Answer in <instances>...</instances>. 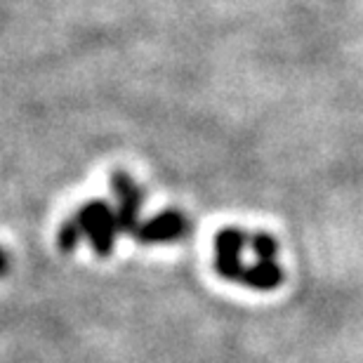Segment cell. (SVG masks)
<instances>
[{
  "label": "cell",
  "instance_id": "6da1fadb",
  "mask_svg": "<svg viewBox=\"0 0 363 363\" xmlns=\"http://www.w3.org/2000/svg\"><path fill=\"white\" fill-rule=\"evenodd\" d=\"M113 191H116V201H118L113 208L106 206V203H90V206L78 210L76 217H71V222L62 229L60 236L62 248H74L83 238H90L94 250L104 255L116 241L121 222L133 227L135 215L142 203V191L123 172H116Z\"/></svg>",
  "mask_w": 363,
  "mask_h": 363
},
{
  "label": "cell",
  "instance_id": "7a4b0ae2",
  "mask_svg": "<svg viewBox=\"0 0 363 363\" xmlns=\"http://www.w3.org/2000/svg\"><path fill=\"white\" fill-rule=\"evenodd\" d=\"M217 269L231 281L245 283L255 290H272L283 281L276 267V243L269 236H248L241 229H224L215 245Z\"/></svg>",
  "mask_w": 363,
  "mask_h": 363
},
{
  "label": "cell",
  "instance_id": "3957f363",
  "mask_svg": "<svg viewBox=\"0 0 363 363\" xmlns=\"http://www.w3.org/2000/svg\"><path fill=\"white\" fill-rule=\"evenodd\" d=\"M186 229H189V222L179 213H163L154 217V220L144 227L140 238L144 243H172L184 236Z\"/></svg>",
  "mask_w": 363,
  "mask_h": 363
},
{
  "label": "cell",
  "instance_id": "277c9868",
  "mask_svg": "<svg viewBox=\"0 0 363 363\" xmlns=\"http://www.w3.org/2000/svg\"><path fill=\"white\" fill-rule=\"evenodd\" d=\"M5 272H7V255L0 250V276H3Z\"/></svg>",
  "mask_w": 363,
  "mask_h": 363
}]
</instances>
